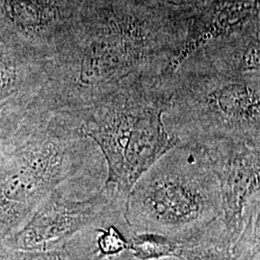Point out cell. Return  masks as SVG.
<instances>
[{
  "instance_id": "7c38bea8",
  "label": "cell",
  "mask_w": 260,
  "mask_h": 260,
  "mask_svg": "<svg viewBox=\"0 0 260 260\" xmlns=\"http://www.w3.org/2000/svg\"><path fill=\"white\" fill-rule=\"evenodd\" d=\"M96 232L100 233L96 239L98 259L109 258L128 251L129 241L115 225H109L107 229L98 230Z\"/></svg>"
},
{
  "instance_id": "ba28073f",
  "label": "cell",
  "mask_w": 260,
  "mask_h": 260,
  "mask_svg": "<svg viewBox=\"0 0 260 260\" xmlns=\"http://www.w3.org/2000/svg\"><path fill=\"white\" fill-rule=\"evenodd\" d=\"M256 5V0H222L194 22H188L177 66L186 56L210 41L259 27L255 19Z\"/></svg>"
},
{
  "instance_id": "5b68a950",
  "label": "cell",
  "mask_w": 260,
  "mask_h": 260,
  "mask_svg": "<svg viewBox=\"0 0 260 260\" xmlns=\"http://www.w3.org/2000/svg\"><path fill=\"white\" fill-rule=\"evenodd\" d=\"M72 137L49 134L30 145L0 177V244L25 223L74 171Z\"/></svg>"
},
{
  "instance_id": "52a82bcc",
  "label": "cell",
  "mask_w": 260,
  "mask_h": 260,
  "mask_svg": "<svg viewBox=\"0 0 260 260\" xmlns=\"http://www.w3.org/2000/svg\"><path fill=\"white\" fill-rule=\"evenodd\" d=\"M118 200L122 199L114 189L105 185L83 201L67 199L55 190L0 247L39 251L64 245L76 233L98 223Z\"/></svg>"
},
{
  "instance_id": "8fae6325",
  "label": "cell",
  "mask_w": 260,
  "mask_h": 260,
  "mask_svg": "<svg viewBox=\"0 0 260 260\" xmlns=\"http://www.w3.org/2000/svg\"><path fill=\"white\" fill-rule=\"evenodd\" d=\"M128 251L139 260H159L168 257L181 258L183 241L160 233H135L130 238Z\"/></svg>"
},
{
  "instance_id": "30bf717a",
  "label": "cell",
  "mask_w": 260,
  "mask_h": 260,
  "mask_svg": "<svg viewBox=\"0 0 260 260\" xmlns=\"http://www.w3.org/2000/svg\"><path fill=\"white\" fill-rule=\"evenodd\" d=\"M6 6L15 23L33 30L49 27L59 14L57 0H13Z\"/></svg>"
},
{
  "instance_id": "6da1fadb",
  "label": "cell",
  "mask_w": 260,
  "mask_h": 260,
  "mask_svg": "<svg viewBox=\"0 0 260 260\" xmlns=\"http://www.w3.org/2000/svg\"><path fill=\"white\" fill-rule=\"evenodd\" d=\"M187 26L142 2L106 1L76 42L71 90L86 109L122 88L173 74Z\"/></svg>"
},
{
  "instance_id": "4fadbf2b",
  "label": "cell",
  "mask_w": 260,
  "mask_h": 260,
  "mask_svg": "<svg viewBox=\"0 0 260 260\" xmlns=\"http://www.w3.org/2000/svg\"><path fill=\"white\" fill-rule=\"evenodd\" d=\"M0 260H69L66 244L48 250L21 251L0 247Z\"/></svg>"
},
{
  "instance_id": "8992f818",
  "label": "cell",
  "mask_w": 260,
  "mask_h": 260,
  "mask_svg": "<svg viewBox=\"0 0 260 260\" xmlns=\"http://www.w3.org/2000/svg\"><path fill=\"white\" fill-rule=\"evenodd\" d=\"M198 148L218 180L223 233L234 244L249 217L259 210L260 141L219 140Z\"/></svg>"
},
{
  "instance_id": "9c48e42d",
  "label": "cell",
  "mask_w": 260,
  "mask_h": 260,
  "mask_svg": "<svg viewBox=\"0 0 260 260\" xmlns=\"http://www.w3.org/2000/svg\"><path fill=\"white\" fill-rule=\"evenodd\" d=\"M233 243L223 233L221 219L204 233L183 241L181 260H235Z\"/></svg>"
},
{
  "instance_id": "277c9868",
  "label": "cell",
  "mask_w": 260,
  "mask_h": 260,
  "mask_svg": "<svg viewBox=\"0 0 260 260\" xmlns=\"http://www.w3.org/2000/svg\"><path fill=\"white\" fill-rule=\"evenodd\" d=\"M222 217L218 180L205 152L178 145L149 169L124 201V218L135 231L185 241Z\"/></svg>"
},
{
  "instance_id": "3957f363",
  "label": "cell",
  "mask_w": 260,
  "mask_h": 260,
  "mask_svg": "<svg viewBox=\"0 0 260 260\" xmlns=\"http://www.w3.org/2000/svg\"><path fill=\"white\" fill-rule=\"evenodd\" d=\"M172 75L122 88L82 111L78 128L101 149L107 166L104 185L123 202L140 178L179 145L164 123Z\"/></svg>"
},
{
  "instance_id": "7a4b0ae2",
  "label": "cell",
  "mask_w": 260,
  "mask_h": 260,
  "mask_svg": "<svg viewBox=\"0 0 260 260\" xmlns=\"http://www.w3.org/2000/svg\"><path fill=\"white\" fill-rule=\"evenodd\" d=\"M179 145L260 141V72L230 42H208L178 64L164 115Z\"/></svg>"
}]
</instances>
